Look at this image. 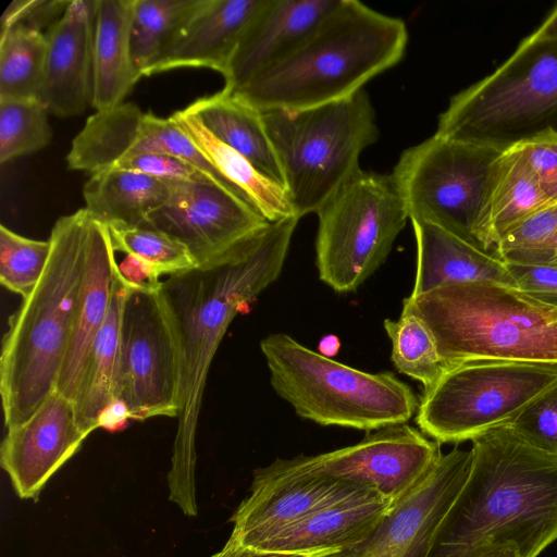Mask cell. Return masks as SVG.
<instances>
[{
	"label": "cell",
	"mask_w": 557,
	"mask_h": 557,
	"mask_svg": "<svg viewBox=\"0 0 557 557\" xmlns=\"http://www.w3.org/2000/svg\"><path fill=\"white\" fill-rule=\"evenodd\" d=\"M88 435L74 403L54 391L26 421L7 430L0 463L16 495L37 500L47 482L81 448Z\"/></svg>",
	"instance_id": "ac0fdd59"
},
{
	"label": "cell",
	"mask_w": 557,
	"mask_h": 557,
	"mask_svg": "<svg viewBox=\"0 0 557 557\" xmlns=\"http://www.w3.org/2000/svg\"><path fill=\"white\" fill-rule=\"evenodd\" d=\"M262 117L298 219L317 213L361 170V152L379 137L375 112L363 89L314 108L265 111Z\"/></svg>",
	"instance_id": "52a82bcc"
},
{
	"label": "cell",
	"mask_w": 557,
	"mask_h": 557,
	"mask_svg": "<svg viewBox=\"0 0 557 557\" xmlns=\"http://www.w3.org/2000/svg\"><path fill=\"white\" fill-rule=\"evenodd\" d=\"M164 205L144 224L184 244L197 269L220 267L246 250L269 226L253 207L212 183L170 182Z\"/></svg>",
	"instance_id": "4fadbf2b"
},
{
	"label": "cell",
	"mask_w": 557,
	"mask_h": 557,
	"mask_svg": "<svg viewBox=\"0 0 557 557\" xmlns=\"http://www.w3.org/2000/svg\"><path fill=\"white\" fill-rule=\"evenodd\" d=\"M384 329L392 343L391 357L398 372L421 383L424 391L432 387L445 366L425 322L403 309L397 320L384 321Z\"/></svg>",
	"instance_id": "1f68e13d"
},
{
	"label": "cell",
	"mask_w": 557,
	"mask_h": 557,
	"mask_svg": "<svg viewBox=\"0 0 557 557\" xmlns=\"http://www.w3.org/2000/svg\"><path fill=\"white\" fill-rule=\"evenodd\" d=\"M393 504L371 494L323 508L248 557H332L361 542Z\"/></svg>",
	"instance_id": "603a6c76"
},
{
	"label": "cell",
	"mask_w": 557,
	"mask_h": 557,
	"mask_svg": "<svg viewBox=\"0 0 557 557\" xmlns=\"http://www.w3.org/2000/svg\"><path fill=\"white\" fill-rule=\"evenodd\" d=\"M403 309L431 330L445 367L476 360L557 364V307L494 282L408 296Z\"/></svg>",
	"instance_id": "5b68a950"
},
{
	"label": "cell",
	"mask_w": 557,
	"mask_h": 557,
	"mask_svg": "<svg viewBox=\"0 0 557 557\" xmlns=\"http://www.w3.org/2000/svg\"><path fill=\"white\" fill-rule=\"evenodd\" d=\"M49 111L38 99L0 98V163L33 153L51 140Z\"/></svg>",
	"instance_id": "836d02e7"
},
{
	"label": "cell",
	"mask_w": 557,
	"mask_h": 557,
	"mask_svg": "<svg viewBox=\"0 0 557 557\" xmlns=\"http://www.w3.org/2000/svg\"><path fill=\"white\" fill-rule=\"evenodd\" d=\"M116 273L117 261L108 225L89 212L83 277L72 333L55 387L72 401L94 341L110 310Z\"/></svg>",
	"instance_id": "7402d4cb"
},
{
	"label": "cell",
	"mask_w": 557,
	"mask_h": 557,
	"mask_svg": "<svg viewBox=\"0 0 557 557\" xmlns=\"http://www.w3.org/2000/svg\"><path fill=\"white\" fill-rule=\"evenodd\" d=\"M503 151L436 134L404 150L392 175L409 220L441 225L479 245L478 221Z\"/></svg>",
	"instance_id": "8fae6325"
},
{
	"label": "cell",
	"mask_w": 557,
	"mask_h": 557,
	"mask_svg": "<svg viewBox=\"0 0 557 557\" xmlns=\"http://www.w3.org/2000/svg\"><path fill=\"white\" fill-rule=\"evenodd\" d=\"M132 0H96L92 101L96 111L123 103L143 77L132 53Z\"/></svg>",
	"instance_id": "d4e9b609"
},
{
	"label": "cell",
	"mask_w": 557,
	"mask_h": 557,
	"mask_svg": "<svg viewBox=\"0 0 557 557\" xmlns=\"http://www.w3.org/2000/svg\"><path fill=\"white\" fill-rule=\"evenodd\" d=\"M371 494L330 476L288 471L274 460L253 471L250 493L231 518L232 532L211 557H248L314 512Z\"/></svg>",
	"instance_id": "9a60e30c"
},
{
	"label": "cell",
	"mask_w": 557,
	"mask_h": 557,
	"mask_svg": "<svg viewBox=\"0 0 557 557\" xmlns=\"http://www.w3.org/2000/svg\"><path fill=\"white\" fill-rule=\"evenodd\" d=\"M88 219L82 208L55 221L46 271L9 319L0 358L7 430L26 421L55 391L83 277Z\"/></svg>",
	"instance_id": "277c9868"
},
{
	"label": "cell",
	"mask_w": 557,
	"mask_h": 557,
	"mask_svg": "<svg viewBox=\"0 0 557 557\" xmlns=\"http://www.w3.org/2000/svg\"><path fill=\"white\" fill-rule=\"evenodd\" d=\"M557 384V364L476 360L445 367L423 391L419 430L436 443L458 444L511 422Z\"/></svg>",
	"instance_id": "9c48e42d"
},
{
	"label": "cell",
	"mask_w": 557,
	"mask_h": 557,
	"mask_svg": "<svg viewBox=\"0 0 557 557\" xmlns=\"http://www.w3.org/2000/svg\"><path fill=\"white\" fill-rule=\"evenodd\" d=\"M260 348L272 388L302 419L372 432L417 413L414 392L391 372L351 368L283 333L265 336Z\"/></svg>",
	"instance_id": "8992f818"
},
{
	"label": "cell",
	"mask_w": 557,
	"mask_h": 557,
	"mask_svg": "<svg viewBox=\"0 0 557 557\" xmlns=\"http://www.w3.org/2000/svg\"><path fill=\"white\" fill-rule=\"evenodd\" d=\"M557 135V39L529 35L493 73L453 96L435 134L505 150Z\"/></svg>",
	"instance_id": "ba28073f"
},
{
	"label": "cell",
	"mask_w": 557,
	"mask_h": 557,
	"mask_svg": "<svg viewBox=\"0 0 557 557\" xmlns=\"http://www.w3.org/2000/svg\"><path fill=\"white\" fill-rule=\"evenodd\" d=\"M339 0H265L243 33L222 74L233 92L290 54Z\"/></svg>",
	"instance_id": "d6986e66"
},
{
	"label": "cell",
	"mask_w": 557,
	"mask_h": 557,
	"mask_svg": "<svg viewBox=\"0 0 557 557\" xmlns=\"http://www.w3.org/2000/svg\"><path fill=\"white\" fill-rule=\"evenodd\" d=\"M128 420H131V416L126 406L121 400L113 399L101 413L98 426L115 432L122 430Z\"/></svg>",
	"instance_id": "ee69618b"
},
{
	"label": "cell",
	"mask_w": 557,
	"mask_h": 557,
	"mask_svg": "<svg viewBox=\"0 0 557 557\" xmlns=\"http://www.w3.org/2000/svg\"><path fill=\"white\" fill-rule=\"evenodd\" d=\"M186 109L219 140L245 157L261 174L283 187V174L262 112L221 90Z\"/></svg>",
	"instance_id": "4316f807"
},
{
	"label": "cell",
	"mask_w": 557,
	"mask_h": 557,
	"mask_svg": "<svg viewBox=\"0 0 557 557\" xmlns=\"http://www.w3.org/2000/svg\"><path fill=\"white\" fill-rule=\"evenodd\" d=\"M516 286L534 299L557 307V265L505 263Z\"/></svg>",
	"instance_id": "b9f144b4"
},
{
	"label": "cell",
	"mask_w": 557,
	"mask_h": 557,
	"mask_svg": "<svg viewBox=\"0 0 557 557\" xmlns=\"http://www.w3.org/2000/svg\"><path fill=\"white\" fill-rule=\"evenodd\" d=\"M171 117L189 135L225 181L269 222L297 218L284 188L214 137L186 108ZM300 220V219H299Z\"/></svg>",
	"instance_id": "83f0119b"
},
{
	"label": "cell",
	"mask_w": 557,
	"mask_h": 557,
	"mask_svg": "<svg viewBox=\"0 0 557 557\" xmlns=\"http://www.w3.org/2000/svg\"><path fill=\"white\" fill-rule=\"evenodd\" d=\"M117 273L132 289L146 293H160L163 281L161 273L149 262L134 255L125 253L117 262Z\"/></svg>",
	"instance_id": "7bdbcfd3"
},
{
	"label": "cell",
	"mask_w": 557,
	"mask_h": 557,
	"mask_svg": "<svg viewBox=\"0 0 557 557\" xmlns=\"http://www.w3.org/2000/svg\"><path fill=\"white\" fill-rule=\"evenodd\" d=\"M550 203L520 147L513 145L505 149L494 163L476 225V242L493 253L498 239L509 227Z\"/></svg>",
	"instance_id": "484cf974"
},
{
	"label": "cell",
	"mask_w": 557,
	"mask_h": 557,
	"mask_svg": "<svg viewBox=\"0 0 557 557\" xmlns=\"http://www.w3.org/2000/svg\"><path fill=\"white\" fill-rule=\"evenodd\" d=\"M169 196V181L121 168L91 174L83 187L85 208L107 225L144 226L148 214Z\"/></svg>",
	"instance_id": "f1b7e54d"
},
{
	"label": "cell",
	"mask_w": 557,
	"mask_h": 557,
	"mask_svg": "<svg viewBox=\"0 0 557 557\" xmlns=\"http://www.w3.org/2000/svg\"><path fill=\"white\" fill-rule=\"evenodd\" d=\"M410 222L417 244V271L410 296L469 282L517 287L505 263L478 244L431 222Z\"/></svg>",
	"instance_id": "cb8c5ba5"
},
{
	"label": "cell",
	"mask_w": 557,
	"mask_h": 557,
	"mask_svg": "<svg viewBox=\"0 0 557 557\" xmlns=\"http://www.w3.org/2000/svg\"><path fill=\"white\" fill-rule=\"evenodd\" d=\"M535 176L540 188L552 201H557V135L543 133L517 144Z\"/></svg>",
	"instance_id": "60d3db41"
},
{
	"label": "cell",
	"mask_w": 557,
	"mask_h": 557,
	"mask_svg": "<svg viewBox=\"0 0 557 557\" xmlns=\"http://www.w3.org/2000/svg\"><path fill=\"white\" fill-rule=\"evenodd\" d=\"M146 153L184 159L218 185L240 197L171 116L162 119L144 113L134 103L123 102L89 116L73 139L66 162L71 170L94 174L124 158Z\"/></svg>",
	"instance_id": "2e32d148"
},
{
	"label": "cell",
	"mask_w": 557,
	"mask_h": 557,
	"mask_svg": "<svg viewBox=\"0 0 557 557\" xmlns=\"http://www.w3.org/2000/svg\"><path fill=\"white\" fill-rule=\"evenodd\" d=\"M441 456L438 443L404 423L368 432L350 446L275 461L288 471L330 476L395 504L432 470Z\"/></svg>",
	"instance_id": "5bb4252c"
},
{
	"label": "cell",
	"mask_w": 557,
	"mask_h": 557,
	"mask_svg": "<svg viewBox=\"0 0 557 557\" xmlns=\"http://www.w3.org/2000/svg\"><path fill=\"white\" fill-rule=\"evenodd\" d=\"M481 557H521V555L513 543H506L490 549Z\"/></svg>",
	"instance_id": "bcb514c9"
},
{
	"label": "cell",
	"mask_w": 557,
	"mask_h": 557,
	"mask_svg": "<svg viewBox=\"0 0 557 557\" xmlns=\"http://www.w3.org/2000/svg\"><path fill=\"white\" fill-rule=\"evenodd\" d=\"M557 234V201L509 227L493 253L504 263L541 264Z\"/></svg>",
	"instance_id": "8d00e7d4"
},
{
	"label": "cell",
	"mask_w": 557,
	"mask_h": 557,
	"mask_svg": "<svg viewBox=\"0 0 557 557\" xmlns=\"http://www.w3.org/2000/svg\"><path fill=\"white\" fill-rule=\"evenodd\" d=\"M472 454L455 448L393 504L358 544L332 557H428L436 533L470 473Z\"/></svg>",
	"instance_id": "e0dca14e"
},
{
	"label": "cell",
	"mask_w": 557,
	"mask_h": 557,
	"mask_svg": "<svg viewBox=\"0 0 557 557\" xmlns=\"http://www.w3.org/2000/svg\"><path fill=\"white\" fill-rule=\"evenodd\" d=\"M544 263L557 265V234L546 251Z\"/></svg>",
	"instance_id": "7dc6e473"
},
{
	"label": "cell",
	"mask_w": 557,
	"mask_h": 557,
	"mask_svg": "<svg viewBox=\"0 0 557 557\" xmlns=\"http://www.w3.org/2000/svg\"><path fill=\"white\" fill-rule=\"evenodd\" d=\"M407 42L403 20L339 0L290 54L231 94L260 112L339 101L395 66Z\"/></svg>",
	"instance_id": "3957f363"
},
{
	"label": "cell",
	"mask_w": 557,
	"mask_h": 557,
	"mask_svg": "<svg viewBox=\"0 0 557 557\" xmlns=\"http://www.w3.org/2000/svg\"><path fill=\"white\" fill-rule=\"evenodd\" d=\"M319 277L337 293L356 290L386 260L409 220L392 173L360 170L317 212Z\"/></svg>",
	"instance_id": "30bf717a"
},
{
	"label": "cell",
	"mask_w": 557,
	"mask_h": 557,
	"mask_svg": "<svg viewBox=\"0 0 557 557\" xmlns=\"http://www.w3.org/2000/svg\"><path fill=\"white\" fill-rule=\"evenodd\" d=\"M471 442L470 473L428 557H481L506 543L521 557H539L557 541V457L508 425Z\"/></svg>",
	"instance_id": "7a4b0ae2"
},
{
	"label": "cell",
	"mask_w": 557,
	"mask_h": 557,
	"mask_svg": "<svg viewBox=\"0 0 557 557\" xmlns=\"http://www.w3.org/2000/svg\"><path fill=\"white\" fill-rule=\"evenodd\" d=\"M265 0H195L145 76L201 66L224 73L246 27Z\"/></svg>",
	"instance_id": "44dd1931"
},
{
	"label": "cell",
	"mask_w": 557,
	"mask_h": 557,
	"mask_svg": "<svg viewBox=\"0 0 557 557\" xmlns=\"http://www.w3.org/2000/svg\"><path fill=\"white\" fill-rule=\"evenodd\" d=\"M113 399L126 406L132 420L178 416V346L161 292L128 287L121 318Z\"/></svg>",
	"instance_id": "7c38bea8"
},
{
	"label": "cell",
	"mask_w": 557,
	"mask_h": 557,
	"mask_svg": "<svg viewBox=\"0 0 557 557\" xmlns=\"http://www.w3.org/2000/svg\"><path fill=\"white\" fill-rule=\"evenodd\" d=\"M70 1L14 0L1 15L0 33L23 27L45 34L62 17Z\"/></svg>",
	"instance_id": "ab89813d"
},
{
	"label": "cell",
	"mask_w": 557,
	"mask_h": 557,
	"mask_svg": "<svg viewBox=\"0 0 557 557\" xmlns=\"http://www.w3.org/2000/svg\"><path fill=\"white\" fill-rule=\"evenodd\" d=\"M194 1L132 0V53L143 76L162 52Z\"/></svg>",
	"instance_id": "d6a6232c"
},
{
	"label": "cell",
	"mask_w": 557,
	"mask_h": 557,
	"mask_svg": "<svg viewBox=\"0 0 557 557\" xmlns=\"http://www.w3.org/2000/svg\"><path fill=\"white\" fill-rule=\"evenodd\" d=\"M51 252L50 240L22 236L0 226V283L8 290L28 297L41 280Z\"/></svg>",
	"instance_id": "d590c367"
},
{
	"label": "cell",
	"mask_w": 557,
	"mask_h": 557,
	"mask_svg": "<svg viewBox=\"0 0 557 557\" xmlns=\"http://www.w3.org/2000/svg\"><path fill=\"white\" fill-rule=\"evenodd\" d=\"M47 48L46 34L36 30L0 33V98L40 100Z\"/></svg>",
	"instance_id": "4dcf8cb0"
},
{
	"label": "cell",
	"mask_w": 557,
	"mask_h": 557,
	"mask_svg": "<svg viewBox=\"0 0 557 557\" xmlns=\"http://www.w3.org/2000/svg\"><path fill=\"white\" fill-rule=\"evenodd\" d=\"M506 425L530 446L557 457V384Z\"/></svg>",
	"instance_id": "74e56055"
},
{
	"label": "cell",
	"mask_w": 557,
	"mask_h": 557,
	"mask_svg": "<svg viewBox=\"0 0 557 557\" xmlns=\"http://www.w3.org/2000/svg\"><path fill=\"white\" fill-rule=\"evenodd\" d=\"M95 11L96 0H72L46 33L40 101L57 116L79 115L91 106Z\"/></svg>",
	"instance_id": "ffe728a7"
},
{
	"label": "cell",
	"mask_w": 557,
	"mask_h": 557,
	"mask_svg": "<svg viewBox=\"0 0 557 557\" xmlns=\"http://www.w3.org/2000/svg\"><path fill=\"white\" fill-rule=\"evenodd\" d=\"M298 221L293 216L270 223L235 259L162 283L180 355V412L168 473L169 498L188 517L198 512L195 440L211 362L235 315L280 276Z\"/></svg>",
	"instance_id": "6da1fadb"
},
{
	"label": "cell",
	"mask_w": 557,
	"mask_h": 557,
	"mask_svg": "<svg viewBox=\"0 0 557 557\" xmlns=\"http://www.w3.org/2000/svg\"><path fill=\"white\" fill-rule=\"evenodd\" d=\"M111 168L137 171L156 178L170 182L186 181L212 183L218 185L213 180L188 161L164 153H146L127 157L117 161Z\"/></svg>",
	"instance_id": "f35d334b"
},
{
	"label": "cell",
	"mask_w": 557,
	"mask_h": 557,
	"mask_svg": "<svg viewBox=\"0 0 557 557\" xmlns=\"http://www.w3.org/2000/svg\"><path fill=\"white\" fill-rule=\"evenodd\" d=\"M532 36L537 39H557V5L532 33Z\"/></svg>",
	"instance_id": "f6af8a7d"
},
{
	"label": "cell",
	"mask_w": 557,
	"mask_h": 557,
	"mask_svg": "<svg viewBox=\"0 0 557 557\" xmlns=\"http://www.w3.org/2000/svg\"><path fill=\"white\" fill-rule=\"evenodd\" d=\"M127 290L128 286L116 273L110 310L94 341L73 400L77 422L87 435L99 428L101 413L113 400L121 318Z\"/></svg>",
	"instance_id": "f546056e"
},
{
	"label": "cell",
	"mask_w": 557,
	"mask_h": 557,
	"mask_svg": "<svg viewBox=\"0 0 557 557\" xmlns=\"http://www.w3.org/2000/svg\"><path fill=\"white\" fill-rule=\"evenodd\" d=\"M108 228L115 251L144 259L161 275L173 276L197 269L187 247L161 231L120 223L109 224Z\"/></svg>",
	"instance_id": "e575fe53"
}]
</instances>
